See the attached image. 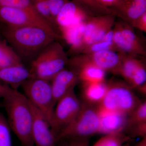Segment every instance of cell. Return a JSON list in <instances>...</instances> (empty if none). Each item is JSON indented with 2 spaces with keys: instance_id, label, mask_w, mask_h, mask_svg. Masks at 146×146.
<instances>
[{
  "instance_id": "cell-1",
  "label": "cell",
  "mask_w": 146,
  "mask_h": 146,
  "mask_svg": "<svg viewBox=\"0 0 146 146\" xmlns=\"http://www.w3.org/2000/svg\"><path fill=\"white\" fill-rule=\"evenodd\" d=\"M0 31L21 59L32 61L43 49L59 39L48 31L38 27H9L2 25Z\"/></svg>"
},
{
  "instance_id": "cell-2",
  "label": "cell",
  "mask_w": 146,
  "mask_h": 146,
  "mask_svg": "<svg viewBox=\"0 0 146 146\" xmlns=\"http://www.w3.org/2000/svg\"><path fill=\"white\" fill-rule=\"evenodd\" d=\"M6 118L13 131L23 146H33L32 138V106L23 93L12 89L4 98Z\"/></svg>"
},
{
  "instance_id": "cell-3",
  "label": "cell",
  "mask_w": 146,
  "mask_h": 146,
  "mask_svg": "<svg viewBox=\"0 0 146 146\" xmlns=\"http://www.w3.org/2000/svg\"><path fill=\"white\" fill-rule=\"evenodd\" d=\"M68 59L63 46L55 40L43 49L31 61L29 69L31 78L50 81L65 69Z\"/></svg>"
},
{
  "instance_id": "cell-4",
  "label": "cell",
  "mask_w": 146,
  "mask_h": 146,
  "mask_svg": "<svg viewBox=\"0 0 146 146\" xmlns=\"http://www.w3.org/2000/svg\"><path fill=\"white\" fill-rule=\"evenodd\" d=\"M100 118L97 106L82 103L81 108L72 121L60 131L57 141L71 138H87L100 133Z\"/></svg>"
},
{
  "instance_id": "cell-5",
  "label": "cell",
  "mask_w": 146,
  "mask_h": 146,
  "mask_svg": "<svg viewBox=\"0 0 146 146\" xmlns=\"http://www.w3.org/2000/svg\"><path fill=\"white\" fill-rule=\"evenodd\" d=\"M21 87L31 105L44 115L51 125L56 102L50 81L30 78Z\"/></svg>"
},
{
  "instance_id": "cell-6",
  "label": "cell",
  "mask_w": 146,
  "mask_h": 146,
  "mask_svg": "<svg viewBox=\"0 0 146 146\" xmlns=\"http://www.w3.org/2000/svg\"><path fill=\"white\" fill-rule=\"evenodd\" d=\"M107 93L97 107L129 115L141 103L127 83L112 81L108 83Z\"/></svg>"
},
{
  "instance_id": "cell-7",
  "label": "cell",
  "mask_w": 146,
  "mask_h": 146,
  "mask_svg": "<svg viewBox=\"0 0 146 146\" xmlns=\"http://www.w3.org/2000/svg\"><path fill=\"white\" fill-rule=\"evenodd\" d=\"M0 22L9 27H40L60 38L59 33L50 24L33 11L0 6Z\"/></svg>"
},
{
  "instance_id": "cell-8",
  "label": "cell",
  "mask_w": 146,
  "mask_h": 146,
  "mask_svg": "<svg viewBox=\"0 0 146 146\" xmlns=\"http://www.w3.org/2000/svg\"><path fill=\"white\" fill-rule=\"evenodd\" d=\"M122 53L112 50H105L90 53L72 56L68 59V65L71 67L82 64H91L105 71L119 75Z\"/></svg>"
},
{
  "instance_id": "cell-9",
  "label": "cell",
  "mask_w": 146,
  "mask_h": 146,
  "mask_svg": "<svg viewBox=\"0 0 146 146\" xmlns=\"http://www.w3.org/2000/svg\"><path fill=\"white\" fill-rule=\"evenodd\" d=\"M81 106L82 102L76 95L74 89L71 90L56 102L51 125L56 138L60 131L76 117Z\"/></svg>"
},
{
  "instance_id": "cell-10",
  "label": "cell",
  "mask_w": 146,
  "mask_h": 146,
  "mask_svg": "<svg viewBox=\"0 0 146 146\" xmlns=\"http://www.w3.org/2000/svg\"><path fill=\"white\" fill-rule=\"evenodd\" d=\"M32 108L33 120L31 133L34 145L56 146L57 138L49 121L41 112L33 106Z\"/></svg>"
},
{
  "instance_id": "cell-11",
  "label": "cell",
  "mask_w": 146,
  "mask_h": 146,
  "mask_svg": "<svg viewBox=\"0 0 146 146\" xmlns=\"http://www.w3.org/2000/svg\"><path fill=\"white\" fill-rule=\"evenodd\" d=\"M91 15L87 11L71 0L65 3L55 19V25L60 32L86 21Z\"/></svg>"
},
{
  "instance_id": "cell-12",
  "label": "cell",
  "mask_w": 146,
  "mask_h": 146,
  "mask_svg": "<svg viewBox=\"0 0 146 146\" xmlns=\"http://www.w3.org/2000/svg\"><path fill=\"white\" fill-rule=\"evenodd\" d=\"M111 10L116 16L133 27L146 13V0H117Z\"/></svg>"
},
{
  "instance_id": "cell-13",
  "label": "cell",
  "mask_w": 146,
  "mask_h": 146,
  "mask_svg": "<svg viewBox=\"0 0 146 146\" xmlns=\"http://www.w3.org/2000/svg\"><path fill=\"white\" fill-rule=\"evenodd\" d=\"M97 107L100 118V133H123L126 128L127 115Z\"/></svg>"
},
{
  "instance_id": "cell-14",
  "label": "cell",
  "mask_w": 146,
  "mask_h": 146,
  "mask_svg": "<svg viewBox=\"0 0 146 146\" xmlns=\"http://www.w3.org/2000/svg\"><path fill=\"white\" fill-rule=\"evenodd\" d=\"M79 80L76 74L70 69H63L50 81L56 104L75 87Z\"/></svg>"
},
{
  "instance_id": "cell-15",
  "label": "cell",
  "mask_w": 146,
  "mask_h": 146,
  "mask_svg": "<svg viewBox=\"0 0 146 146\" xmlns=\"http://www.w3.org/2000/svg\"><path fill=\"white\" fill-rule=\"evenodd\" d=\"M30 78L29 70L23 64L0 67V82L12 89H18Z\"/></svg>"
},
{
  "instance_id": "cell-16",
  "label": "cell",
  "mask_w": 146,
  "mask_h": 146,
  "mask_svg": "<svg viewBox=\"0 0 146 146\" xmlns=\"http://www.w3.org/2000/svg\"><path fill=\"white\" fill-rule=\"evenodd\" d=\"M70 68L76 74L79 80L83 84L105 81L106 72L95 65L86 63Z\"/></svg>"
},
{
  "instance_id": "cell-17",
  "label": "cell",
  "mask_w": 146,
  "mask_h": 146,
  "mask_svg": "<svg viewBox=\"0 0 146 146\" xmlns=\"http://www.w3.org/2000/svg\"><path fill=\"white\" fill-rule=\"evenodd\" d=\"M83 84L82 95L85 102L93 105H98L107 93L108 83L104 81Z\"/></svg>"
},
{
  "instance_id": "cell-18",
  "label": "cell",
  "mask_w": 146,
  "mask_h": 146,
  "mask_svg": "<svg viewBox=\"0 0 146 146\" xmlns=\"http://www.w3.org/2000/svg\"><path fill=\"white\" fill-rule=\"evenodd\" d=\"M122 52V58L119 75L121 76L129 84L134 73L143 62L138 58L139 56Z\"/></svg>"
},
{
  "instance_id": "cell-19",
  "label": "cell",
  "mask_w": 146,
  "mask_h": 146,
  "mask_svg": "<svg viewBox=\"0 0 146 146\" xmlns=\"http://www.w3.org/2000/svg\"><path fill=\"white\" fill-rule=\"evenodd\" d=\"M23 64V60L5 39L0 37V67Z\"/></svg>"
},
{
  "instance_id": "cell-20",
  "label": "cell",
  "mask_w": 146,
  "mask_h": 146,
  "mask_svg": "<svg viewBox=\"0 0 146 146\" xmlns=\"http://www.w3.org/2000/svg\"><path fill=\"white\" fill-rule=\"evenodd\" d=\"M115 25L119 29L125 39L146 54L145 48L138 36L133 31L131 26L123 21L115 22Z\"/></svg>"
},
{
  "instance_id": "cell-21",
  "label": "cell",
  "mask_w": 146,
  "mask_h": 146,
  "mask_svg": "<svg viewBox=\"0 0 146 146\" xmlns=\"http://www.w3.org/2000/svg\"><path fill=\"white\" fill-rule=\"evenodd\" d=\"M76 3L90 14L101 15L112 13L109 9L103 6L97 0H71Z\"/></svg>"
},
{
  "instance_id": "cell-22",
  "label": "cell",
  "mask_w": 146,
  "mask_h": 146,
  "mask_svg": "<svg viewBox=\"0 0 146 146\" xmlns=\"http://www.w3.org/2000/svg\"><path fill=\"white\" fill-rule=\"evenodd\" d=\"M146 122V102H141L136 108L128 115L126 129L133 126Z\"/></svg>"
},
{
  "instance_id": "cell-23",
  "label": "cell",
  "mask_w": 146,
  "mask_h": 146,
  "mask_svg": "<svg viewBox=\"0 0 146 146\" xmlns=\"http://www.w3.org/2000/svg\"><path fill=\"white\" fill-rule=\"evenodd\" d=\"M128 138L123 133L105 134L93 146H122Z\"/></svg>"
},
{
  "instance_id": "cell-24",
  "label": "cell",
  "mask_w": 146,
  "mask_h": 146,
  "mask_svg": "<svg viewBox=\"0 0 146 146\" xmlns=\"http://www.w3.org/2000/svg\"><path fill=\"white\" fill-rule=\"evenodd\" d=\"M35 11L40 17L50 24L58 32L53 22L52 18L49 8L47 0H30Z\"/></svg>"
},
{
  "instance_id": "cell-25",
  "label": "cell",
  "mask_w": 146,
  "mask_h": 146,
  "mask_svg": "<svg viewBox=\"0 0 146 146\" xmlns=\"http://www.w3.org/2000/svg\"><path fill=\"white\" fill-rule=\"evenodd\" d=\"M11 131L6 118L0 112V146H12Z\"/></svg>"
},
{
  "instance_id": "cell-26",
  "label": "cell",
  "mask_w": 146,
  "mask_h": 146,
  "mask_svg": "<svg viewBox=\"0 0 146 146\" xmlns=\"http://www.w3.org/2000/svg\"><path fill=\"white\" fill-rule=\"evenodd\" d=\"M105 50H112L119 52L117 47L115 46L113 42H107L102 41L94 43L86 47L80 54L90 53Z\"/></svg>"
},
{
  "instance_id": "cell-27",
  "label": "cell",
  "mask_w": 146,
  "mask_h": 146,
  "mask_svg": "<svg viewBox=\"0 0 146 146\" xmlns=\"http://www.w3.org/2000/svg\"><path fill=\"white\" fill-rule=\"evenodd\" d=\"M146 70L145 64L142 63L137 69L129 85L132 88L137 89L146 83Z\"/></svg>"
},
{
  "instance_id": "cell-28",
  "label": "cell",
  "mask_w": 146,
  "mask_h": 146,
  "mask_svg": "<svg viewBox=\"0 0 146 146\" xmlns=\"http://www.w3.org/2000/svg\"><path fill=\"white\" fill-rule=\"evenodd\" d=\"M0 6L35 11L30 0H0Z\"/></svg>"
},
{
  "instance_id": "cell-29",
  "label": "cell",
  "mask_w": 146,
  "mask_h": 146,
  "mask_svg": "<svg viewBox=\"0 0 146 146\" xmlns=\"http://www.w3.org/2000/svg\"><path fill=\"white\" fill-rule=\"evenodd\" d=\"M47 1H48L50 13L52 18L53 22L54 24L55 27L58 30L55 25L56 18L60 11L61 10V9L63 7L65 3L68 1V0H47Z\"/></svg>"
},
{
  "instance_id": "cell-30",
  "label": "cell",
  "mask_w": 146,
  "mask_h": 146,
  "mask_svg": "<svg viewBox=\"0 0 146 146\" xmlns=\"http://www.w3.org/2000/svg\"><path fill=\"white\" fill-rule=\"evenodd\" d=\"M69 141L63 143V146H89L87 138H67Z\"/></svg>"
},
{
  "instance_id": "cell-31",
  "label": "cell",
  "mask_w": 146,
  "mask_h": 146,
  "mask_svg": "<svg viewBox=\"0 0 146 146\" xmlns=\"http://www.w3.org/2000/svg\"><path fill=\"white\" fill-rule=\"evenodd\" d=\"M133 136L143 138L146 137V122L138 124L129 129Z\"/></svg>"
},
{
  "instance_id": "cell-32",
  "label": "cell",
  "mask_w": 146,
  "mask_h": 146,
  "mask_svg": "<svg viewBox=\"0 0 146 146\" xmlns=\"http://www.w3.org/2000/svg\"><path fill=\"white\" fill-rule=\"evenodd\" d=\"M142 31L146 32V13L141 16L136 21L133 27Z\"/></svg>"
},
{
  "instance_id": "cell-33",
  "label": "cell",
  "mask_w": 146,
  "mask_h": 146,
  "mask_svg": "<svg viewBox=\"0 0 146 146\" xmlns=\"http://www.w3.org/2000/svg\"><path fill=\"white\" fill-rule=\"evenodd\" d=\"M12 89H13L0 82V98H4Z\"/></svg>"
},
{
  "instance_id": "cell-34",
  "label": "cell",
  "mask_w": 146,
  "mask_h": 146,
  "mask_svg": "<svg viewBox=\"0 0 146 146\" xmlns=\"http://www.w3.org/2000/svg\"><path fill=\"white\" fill-rule=\"evenodd\" d=\"M97 1L103 6L111 10V8L115 4L117 0H97Z\"/></svg>"
},
{
  "instance_id": "cell-35",
  "label": "cell",
  "mask_w": 146,
  "mask_h": 146,
  "mask_svg": "<svg viewBox=\"0 0 146 146\" xmlns=\"http://www.w3.org/2000/svg\"><path fill=\"white\" fill-rule=\"evenodd\" d=\"M114 36V29H112L106 34L102 41L107 42H113Z\"/></svg>"
},
{
  "instance_id": "cell-36",
  "label": "cell",
  "mask_w": 146,
  "mask_h": 146,
  "mask_svg": "<svg viewBox=\"0 0 146 146\" xmlns=\"http://www.w3.org/2000/svg\"><path fill=\"white\" fill-rule=\"evenodd\" d=\"M138 91H140L141 94L145 95L146 94V83L143 85H141L140 87L137 88Z\"/></svg>"
},
{
  "instance_id": "cell-37",
  "label": "cell",
  "mask_w": 146,
  "mask_h": 146,
  "mask_svg": "<svg viewBox=\"0 0 146 146\" xmlns=\"http://www.w3.org/2000/svg\"><path fill=\"white\" fill-rule=\"evenodd\" d=\"M136 146H146V137L142 138V140L136 145Z\"/></svg>"
},
{
  "instance_id": "cell-38",
  "label": "cell",
  "mask_w": 146,
  "mask_h": 146,
  "mask_svg": "<svg viewBox=\"0 0 146 146\" xmlns=\"http://www.w3.org/2000/svg\"><path fill=\"white\" fill-rule=\"evenodd\" d=\"M3 105L2 103L1 102H0V108L3 107Z\"/></svg>"
},
{
  "instance_id": "cell-39",
  "label": "cell",
  "mask_w": 146,
  "mask_h": 146,
  "mask_svg": "<svg viewBox=\"0 0 146 146\" xmlns=\"http://www.w3.org/2000/svg\"><path fill=\"white\" fill-rule=\"evenodd\" d=\"M122 146H130L129 145H128V144H125V145H123Z\"/></svg>"
},
{
  "instance_id": "cell-40",
  "label": "cell",
  "mask_w": 146,
  "mask_h": 146,
  "mask_svg": "<svg viewBox=\"0 0 146 146\" xmlns=\"http://www.w3.org/2000/svg\"><path fill=\"white\" fill-rule=\"evenodd\" d=\"M60 146H63V145L62 144V145H61Z\"/></svg>"
}]
</instances>
